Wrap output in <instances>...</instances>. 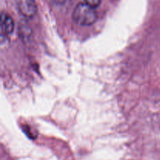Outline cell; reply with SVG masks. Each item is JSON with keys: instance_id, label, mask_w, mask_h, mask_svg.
<instances>
[{"instance_id": "3957f363", "label": "cell", "mask_w": 160, "mask_h": 160, "mask_svg": "<svg viewBox=\"0 0 160 160\" xmlns=\"http://www.w3.org/2000/svg\"><path fill=\"white\" fill-rule=\"evenodd\" d=\"M14 23L12 17L6 12H2L1 16V34L8 35L13 31Z\"/></svg>"}, {"instance_id": "5b68a950", "label": "cell", "mask_w": 160, "mask_h": 160, "mask_svg": "<svg viewBox=\"0 0 160 160\" xmlns=\"http://www.w3.org/2000/svg\"><path fill=\"white\" fill-rule=\"evenodd\" d=\"M54 2L57 5H63L68 2H72L73 0H53Z\"/></svg>"}, {"instance_id": "6da1fadb", "label": "cell", "mask_w": 160, "mask_h": 160, "mask_svg": "<svg viewBox=\"0 0 160 160\" xmlns=\"http://www.w3.org/2000/svg\"><path fill=\"white\" fill-rule=\"evenodd\" d=\"M73 19L78 24L89 26L93 24L97 20V13L95 11V8L87 3H79L73 10Z\"/></svg>"}, {"instance_id": "277c9868", "label": "cell", "mask_w": 160, "mask_h": 160, "mask_svg": "<svg viewBox=\"0 0 160 160\" xmlns=\"http://www.w3.org/2000/svg\"><path fill=\"white\" fill-rule=\"evenodd\" d=\"M84 2L93 8L98 7L100 3H101V0H84Z\"/></svg>"}, {"instance_id": "7a4b0ae2", "label": "cell", "mask_w": 160, "mask_h": 160, "mask_svg": "<svg viewBox=\"0 0 160 160\" xmlns=\"http://www.w3.org/2000/svg\"><path fill=\"white\" fill-rule=\"evenodd\" d=\"M17 6L20 13L25 17L31 18L37 12L35 0H17Z\"/></svg>"}]
</instances>
